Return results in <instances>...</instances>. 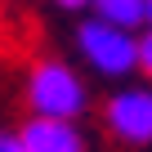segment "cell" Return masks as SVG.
<instances>
[{"label":"cell","mask_w":152,"mask_h":152,"mask_svg":"<svg viewBox=\"0 0 152 152\" xmlns=\"http://www.w3.org/2000/svg\"><path fill=\"white\" fill-rule=\"evenodd\" d=\"M76 45H81V58L99 72V76H125L139 67V36L130 27H116L107 18H90L76 31Z\"/></svg>","instance_id":"cell-1"},{"label":"cell","mask_w":152,"mask_h":152,"mask_svg":"<svg viewBox=\"0 0 152 152\" xmlns=\"http://www.w3.org/2000/svg\"><path fill=\"white\" fill-rule=\"evenodd\" d=\"M139 72H143L148 81H152V27L139 36Z\"/></svg>","instance_id":"cell-6"},{"label":"cell","mask_w":152,"mask_h":152,"mask_svg":"<svg viewBox=\"0 0 152 152\" xmlns=\"http://www.w3.org/2000/svg\"><path fill=\"white\" fill-rule=\"evenodd\" d=\"M107 130L121 143H130V148L152 143V85L116 90L107 99Z\"/></svg>","instance_id":"cell-3"},{"label":"cell","mask_w":152,"mask_h":152,"mask_svg":"<svg viewBox=\"0 0 152 152\" xmlns=\"http://www.w3.org/2000/svg\"><path fill=\"white\" fill-rule=\"evenodd\" d=\"M0 152H27V148H23V134H9V130H0Z\"/></svg>","instance_id":"cell-7"},{"label":"cell","mask_w":152,"mask_h":152,"mask_svg":"<svg viewBox=\"0 0 152 152\" xmlns=\"http://www.w3.org/2000/svg\"><path fill=\"white\" fill-rule=\"evenodd\" d=\"M148 27H152V0H148Z\"/></svg>","instance_id":"cell-9"},{"label":"cell","mask_w":152,"mask_h":152,"mask_svg":"<svg viewBox=\"0 0 152 152\" xmlns=\"http://www.w3.org/2000/svg\"><path fill=\"white\" fill-rule=\"evenodd\" d=\"M85 81L76 76L67 63H36L31 81H27V103L36 107V116H67L76 121L85 112Z\"/></svg>","instance_id":"cell-2"},{"label":"cell","mask_w":152,"mask_h":152,"mask_svg":"<svg viewBox=\"0 0 152 152\" xmlns=\"http://www.w3.org/2000/svg\"><path fill=\"white\" fill-rule=\"evenodd\" d=\"M54 5H63V9H90V0H54Z\"/></svg>","instance_id":"cell-8"},{"label":"cell","mask_w":152,"mask_h":152,"mask_svg":"<svg viewBox=\"0 0 152 152\" xmlns=\"http://www.w3.org/2000/svg\"><path fill=\"white\" fill-rule=\"evenodd\" d=\"M27 152H81V134L67 116H31L23 125Z\"/></svg>","instance_id":"cell-4"},{"label":"cell","mask_w":152,"mask_h":152,"mask_svg":"<svg viewBox=\"0 0 152 152\" xmlns=\"http://www.w3.org/2000/svg\"><path fill=\"white\" fill-rule=\"evenodd\" d=\"M90 5H94V18H107L130 31L148 23V0H90Z\"/></svg>","instance_id":"cell-5"}]
</instances>
